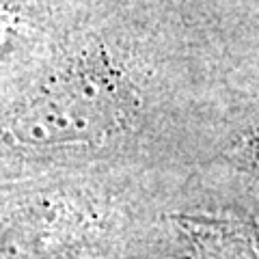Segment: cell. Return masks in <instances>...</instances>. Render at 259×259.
<instances>
[{"mask_svg": "<svg viewBox=\"0 0 259 259\" xmlns=\"http://www.w3.org/2000/svg\"><path fill=\"white\" fill-rule=\"evenodd\" d=\"M233 160L253 173H259V123L250 127L233 147Z\"/></svg>", "mask_w": 259, "mask_h": 259, "instance_id": "obj_1", "label": "cell"}]
</instances>
